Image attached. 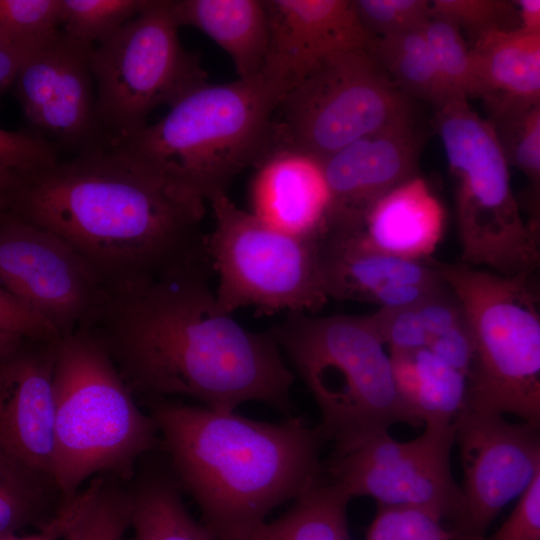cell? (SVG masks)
Returning <instances> with one entry per match:
<instances>
[{
  "label": "cell",
  "instance_id": "1",
  "mask_svg": "<svg viewBox=\"0 0 540 540\" xmlns=\"http://www.w3.org/2000/svg\"><path fill=\"white\" fill-rule=\"evenodd\" d=\"M212 273L200 261L106 288L82 327L103 343L132 392L226 411L257 402L292 415L294 372L267 332L220 309Z\"/></svg>",
  "mask_w": 540,
  "mask_h": 540
},
{
  "label": "cell",
  "instance_id": "2",
  "mask_svg": "<svg viewBox=\"0 0 540 540\" xmlns=\"http://www.w3.org/2000/svg\"><path fill=\"white\" fill-rule=\"evenodd\" d=\"M6 200L8 212L71 246L106 288L207 261L205 202L108 146L59 159Z\"/></svg>",
  "mask_w": 540,
  "mask_h": 540
},
{
  "label": "cell",
  "instance_id": "3",
  "mask_svg": "<svg viewBox=\"0 0 540 540\" xmlns=\"http://www.w3.org/2000/svg\"><path fill=\"white\" fill-rule=\"evenodd\" d=\"M151 399L175 479L215 540H240L322 478L323 439L302 417L265 422L237 410Z\"/></svg>",
  "mask_w": 540,
  "mask_h": 540
},
{
  "label": "cell",
  "instance_id": "4",
  "mask_svg": "<svg viewBox=\"0 0 540 540\" xmlns=\"http://www.w3.org/2000/svg\"><path fill=\"white\" fill-rule=\"evenodd\" d=\"M284 92L263 72L230 83L207 82L158 122L110 147L206 202L226 193L239 173L273 149V114Z\"/></svg>",
  "mask_w": 540,
  "mask_h": 540
},
{
  "label": "cell",
  "instance_id": "5",
  "mask_svg": "<svg viewBox=\"0 0 540 540\" xmlns=\"http://www.w3.org/2000/svg\"><path fill=\"white\" fill-rule=\"evenodd\" d=\"M267 333L312 394L321 414L317 429L334 456L394 424L421 426L400 399L389 354L367 315L291 312Z\"/></svg>",
  "mask_w": 540,
  "mask_h": 540
},
{
  "label": "cell",
  "instance_id": "6",
  "mask_svg": "<svg viewBox=\"0 0 540 540\" xmlns=\"http://www.w3.org/2000/svg\"><path fill=\"white\" fill-rule=\"evenodd\" d=\"M54 395L51 479L64 500L96 474L130 478L136 461L158 443L152 416L138 407L106 347L86 327L57 340Z\"/></svg>",
  "mask_w": 540,
  "mask_h": 540
},
{
  "label": "cell",
  "instance_id": "7",
  "mask_svg": "<svg viewBox=\"0 0 540 540\" xmlns=\"http://www.w3.org/2000/svg\"><path fill=\"white\" fill-rule=\"evenodd\" d=\"M458 297L473 357L466 407L540 423V292L535 272L512 276L434 259Z\"/></svg>",
  "mask_w": 540,
  "mask_h": 540
},
{
  "label": "cell",
  "instance_id": "8",
  "mask_svg": "<svg viewBox=\"0 0 540 540\" xmlns=\"http://www.w3.org/2000/svg\"><path fill=\"white\" fill-rule=\"evenodd\" d=\"M435 126L457 180L462 262L506 276L535 272L540 261L539 228L520 214L509 164L490 122L467 99L453 98L436 109Z\"/></svg>",
  "mask_w": 540,
  "mask_h": 540
},
{
  "label": "cell",
  "instance_id": "9",
  "mask_svg": "<svg viewBox=\"0 0 540 540\" xmlns=\"http://www.w3.org/2000/svg\"><path fill=\"white\" fill-rule=\"evenodd\" d=\"M214 226L205 252L217 275L215 295L228 314L254 307L262 314H312L327 301L322 240L279 231L219 193L209 201Z\"/></svg>",
  "mask_w": 540,
  "mask_h": 540
},
{
  "label": "cell",
  "instance_id": "10",
  "mask_svg": "<svg viewBox=\"0 0 540 540\" xmlns=\"http://www.w3.org/2000/svg\"><path fill=\"white\" fill-rule=\"evenodd\" d=\"M178 29L172 0H148L138 15L91 49L96 115L109 146L146 127L157 107H170L207 83L199 56L184 48Z\"/></svg>",
  "mask_w": 540,
  "mask_h": 540
},
{
  "label": "cell",
  "instance_id": "11",
  "mask_svg": "<svg viewBox=\"0 0 540 540\" xmlns=\"http://www.w3.org/2000/svg\"><path fill=\"white\" fill-rule=\"evenodd\" d=\"M413 116L412 100L368 47L356 48L327 58L283 93L273 114V149L323 161Z\"/></svg>",
  "mask_w": 540,
  "mask_h": 540
},
{
  "label": "cell",
  "instance_id": "12",
  "mask_svg": "<svg viewBox=\"0 0 540 540\" xmlns=\"http://www.w3.org/2000/svg\"><path fill=\"white\" fill-rule=\"evenodd\" d=\"M455 443L452 424H427L409 441L382 433L326 465L328 479L351 498L366 496L377 505L414 507L441 520L454 519L461 489L454 481L450 454Z\"/></svg>",
  "mask_w": 540,
  "mask_h": 540
},
{
  "label": "cell",
  "instance_id": "13",
  "mask_svg": "<svg viewBox=\"0 0 540 540\" xmlns=\"http://www.w3.org/2000/svg\"><path fill=\"white\" fill-rule=\"evenodd\" d=\"M0 286L59 336L85 325L106 290L65 241L8 211L0 218Z\"/></svg>",
  "mask_w": 540,
  "mask_h": 540
},
{
  "label": "cell",
  "instance_id": "14",
  "mask_svg": "<svg viewBox=\"0 0 540 540\" xmlns=\"http://www.w3.org/2000/svg\"><path fill=\"white\" fill-rule=\"evenodd\" d=\"M454 427L463 485L453 529L463 540H483L501 509L540 472L539 426L465 408Z\"/></svg>",
  "mask_w": 540,
  "mask_h": 540
},
{
  "label": "cell",
  "instance_id": "15",
  "mask_svg": "<svg viewBox=\"0 0 540 540\" xmlns=\"http://www.w3.org/2000/svg\"><path fill=\"white\" fill-rule=\"evenodd\" d=\"M91 49L59 31L25 58L12 85L36 136L58 149L109 146L96 115Z\"/></svg>",
  "mask_w": 540,
  "mask_h": 540
},
{
  "label": "cell",
  "instance_id": "16",
  "mask_svg": "<svg viewBox=\"0 0 540 540\" xmlns=\"http://www.w3.org/2000/svg\"><path fill=\"white\" fill-rule=\"evenodd\" d=\"M58 338H25L0 357V449L51 481Z\"/></svg>",
  "mask_w": 540,
  "mask_h": 540
},
{
  "label": "cell",
  "instance_id": "17",
  "mask_svg": "<svg viewBox=\"0 0 540 540\" xmlns=\"http://www.w3.org/2000/svg\"><path fill=\"white\" fill-rule=\"evenodd\" d=\"M423 141L413 116L321 161L331 200L329 233L358 229L377 200L418 175Z\"/></svg>",
  "mask_w": 540,
  "mask_h": 540
},
{
  "label": "cell",
  "instance_id": "18",
  "mask_svg": "<svg viewBox=\"0 0 540 540\" xmlns=\"http://www.w3.org/2000/svg\"><path fill=\"white\" fill-rule=\"evenodd\" d=\"M265 4L269 40L261 72L286 90L327 58L370 41L352 0H265Z\"/></svg>",
  "mask_w": 540,
  "mask_h": 540
},
{
  "label": "cell",
  "instance_id": "19",
  "mask_svg": "<svg viewBox=\"0 0 540 540\" xmlns=\"http://www.w3.org/2000/svg\"><path fill=\"white\" fill-rule=\"evenodd\" d=\"M328 298L380 308L417 303L441 282L434 259L411 260L370 247L356 232H334L321 244Z\"/></svg>",
  "mask_w": 540,
  "mask_h": 540
},
{
  "label": "cell",
  "instance_id": "20",
  "mask_svg": "<svg viewBox=\"0 0 540 540\" xmlns=\"http://www.w3.org/2000/svg\"><path fill=\"white\" fill-rule=\"evenodd\" d=\"M254 168L249 212L298 238L323 240L328 235L331 200L320 160L273 149Z\"/></svg>",
  "mask_w": 540,
  "mask_h": 540
},
{
  "label": "cell",
  "instance_id": "21",
  "mask_svg": "<svg viewBox=\"0 0 540 540\" xmlns=\"http://www.w3.org/2000/svg\"><path fill=\"white\" fill-rule=\"evenodd\" d=\"M445 222L442 203L418 174L377 200L353 232L380 252L425 260L441 241Z\"/></svg>",
  "mask_w": 540,
  "mask_h": 540
},
{
  "label": "cell",
  "instance_id": "22",
  "mask_svg": "<svg viewBox=\"0 0 540 540\" xmlns=\"http://www.w3.org/2000/svg\"><path fill=\"white\" fill-rule=\"evenodd\" d=\"M179 27L199 29L231 58L239 79L265 64L269 25L265 0H172Z\"/></svg>",
  "mask_w": 540,
  "mask_h": 540
},
{
  "label": "cell",
  "instance_id": "23",
  "mask_svg": "<svg viewBox=\"0 0 540 540\" xmlns=\"http://www.w3.org/2000/svg\"><path fill=\"white\" fill-rule=\"evenodd\" d=\"M397 392L422 426L452 424L465 409L467 377L427 348L389 352Z\"/></svg>",
  "mask_w": 540,
  "mask_h": 540
},
{
  "label": "cell",
  "instance_id": "24",
  "mask_svg": "<svg viewBox=\"0 0 540 540\" xmlns=\"http://www.w3.org/2000/svg\"><path fill=\"white\" fill-rule=\"evenodd\" d=\"M483 99L540 102V36L493 31L470 45Z\"/></svg>",
  "mask_w": 540,
  "mask_h": 540
},
{
  "label": "cell",
  "instance_id": "25",
  "mask_svg": "<svg viewBox=\"0 0 540 540\" xmlns=\"http://www.w3.org/2000/svg\"><path fill=\"white\" fill-rule=\"evenodd\" d=\"M351 499L339 485L321 478L286 513L267 519L240 540H351L347 520Z\"/></svg>",
  "mask_w": 540,
  "mask_h": 540
},
{
  "label": "cell",
  "instance_id": "26",
  "mask_svg": "<svg viewBox=\"0 0 540 540\" xmlns=\"http://www.w3.org/2000/svg\"><path fill=\"white\" fill-rule=\"evenodd\" d=\"M133 540H215L188 511L177 480L154 474L130 495Z\"/></svg>",
  "mask_w": 540,
  "mask_h": 540
},
{
  "label": "cell",
  "instance_id": "27",
  "mask_svg": "<svg viewBox=\"0 0 540 540\" xmlns=\"http://www.w3.org/2000/svg\"><path fill=\"white\" fill-rule=\"evenodd\" d=\"M367 47L392 82L411 100L427 101L436 110L451 99L440 78L424 28L371 37Z\"/></svg>",
  "mask_w": 540,
  "mask_h": 540
},
{
  "label": "cell",
  "instance_id": "28",
  "mask_svg": "<svg viewBox=\"0 0 540 540\" xmlns=\"http://www.w3.org/2000/svg\"><path fill=\"white\" fill-rule=\"evenodd\" d=\"M492 125L508 164L521 170L532 188L538 208L540 184V102L500 97L485 100Z\"/></svg>",
  "mask_w": 540,
  "mask_h": 540
},
{
  "label": "cell",
  "instance_id": "29",
  "mask_svg": "<svg viewBox=\"0 0 540 540\" xmlns=\"http://www.w3.org/2000/svg\"><path fill=\"white\" fill-rule=\"evenodd\" d=\"M48 482L0 449V540L27 526L39 528L55 514L48 512Z\"/></svg>",
  "mask_w": 540,
  "mask_h": 540
},
{
  "label": "cell",
  "instance_id": "30",
  "mask_svg": "<svg viewBox=\"0 0 540 540\" xmlns=\"http://www.w3.org/2000/svg\"><path fill=\"white\" fill-rule=\"evenodd\" d=\"M424 33L450 98H483L470 46L460 29L449 19L432 15Z\"/></svg>",
  "mask_w": 540,
  "mask_h": 540
},
{
  "label": "cell",
  "instance_id": "31",
  "mask_svg": "<svg viewBox=\"0 0 540 540\" xmlns=\"http://www.w3.org/2000/svg\"><path fill=\"white\" fill-rule=\"evenodd\" d=\"M130 515V495L97 478L87 487L86 498L61 540H123Z\"/></svg>",
  "mask_w": 540,
  "mask_h": 540
},
{
  "label": "cell",
  "instance_id": "32",
  "mask_svg": "<svg viewBox=\"0 0 540 540\" xmlns=\"http://www.w3.org/2000/svg\"><path fill=\"white\" fill-rule=\"evenodd\" d=\"M147 3L148 0H60V31L93 48L138 15Z\"/></svg>",
  "mask_w": 540,
  "mask_h": 540
},
{
  "label": "cell",
  "instance_id": "33",
  "mask_svg": "<svg viewBox=\"0 0 540 540\" xmlns=\"http://www.w3.org/2000/svg\"><path fill=\"white\" fill-rule=\"evenodd\" d=\"M59 160L48 141L0 128V194L5 198Z\"/></svg>",
  "mask_w": 540,
  "mask_h": 540
},
{
  "label": "cell",
  "instance_id": "34",
  "mask_svg": "<svg viewBox=\"0 0 540 540\" xmlns=\"http://www.w3.org/2000/svg\"><path fill=\"white\" fill-rule=\"evenodd\" d=\"M60 31V0H0V39L34 49Z\"/></svg>",
  "mask_w": 540,
  "mask_h": 540
},
{
  "label": "cell",
  "instance_id": "35",
  "mask_svg": "<svg viewBox=\"0 0 540 540\" xmlns=\"http://www.w3.org/2000/svg\"><path fill=\"white\" fill-rule=\"evenodd\" d=\"M430 3L432 15L452 21L471 44L493 31L520 28L514 1L432 0Z\"/></svg>",
  "mask_w": 540,
  "mask_h": 540
},
{
  "label": "cell",
  "instance_id": "36",
  "mask_svg": "<svg viewBox=\"0 0 540 540\" xmlns=\"http://www.w3.org/2000/svg\"><path fill=\"white\" fill-rule=\"evenodd\" d=\"M441 521L419 508L377 505L364 540H463Z\"/></svg>",
  "mask_w": 540,
  "mask_h": 540
},
{
  "label": "cell",
  "instance_id": "37",
  "mask_svg": "<svg viewBox=\"0 0 540 540\" xmlns=\"http://www.w3.org/2000/svg\"><path fill=\"white\" fill-rule=\"evenodd\" d=\"M367 34L383 37L420 30L432 16L429 0H352Z\"/></svg>",
  "mask_w": 540,
  "mask_h": 540
},
{
  "label": "cell",
  "instance_id": "38",
  "mask_svg": "<svg viewBox=\"0 0 540 540\" xmlns=\"http://www.w3.org/2000/svg\"><path fill=\"white\" fill-rule=\"evenodd\" d=\"M367 317L382 343L389 347V352L426 348L427 335L414 304L380 308Z\"/></svg>",
  "mask_w": 540,
  "mask_h": 540
},
{
  "label": "cell",
  "instance_id": "39",
  "mask_svg": "<svg viewBox=\"0 0 540 540\" xmlns=\"http://www.w3.org/2000/svg\"><path fill=\"white\" fill-rule=\"evenodd\" d=\"M414 306L426 332L427 345L432 339L462 323L465 319L458 297L444 281Z\"/></svg>",
  "mask_w": 540,
  "mask_h": 540
},
{
  "label": "cell",
  "instance_id": "40",
  "mask_svg": "<svg viewBox=\"0 0 540 540\" xmlns=\"http://www.w3.org/2000/svg\"><path fill=\"white\" fill-rule=\"evenodd\" d=\"M491 540H540V472Z\"/></svg>",
  "mask_w": 540,
  "mask_h": 540
},
{
  "label": "cell",
  "instance_id": "41",
  "mask_svg": "<svg viewBox=\"0 0 540 540\" xmlns=\"http://www.w3.org/2000/svg\"><path fill=\"white\" fill-rule=\"evenodd\" d=\"M0 329L27 338L60 337L51 325L1 286Z\"/></svg>",
  "mask_w": 540,
  "mask_h": 540
},
{
  "label": "cell",
  "instance_id": "42",
  "mask_svg": "<svg viewBox=\"0 0 540 540\" xmlns=\"http://www.w3.org/2000/svg\"><path fill=\"white\" fill-rule=\"evenodd\" d=\"M426 348L468 378L473 345L465 319L462 323L432 339Z\"/></svg>",
  "mask_w": 540,
  "mask_h": 540
},
{
  "label": "cell",
  "instance_id": "43",
  "mask_svg": "<svg viewBox=\"0 0 540 540\" xmlns=\"http://www.w3.org/2000/svg\"><path fill=\"white\" fill-rule=\"evenodd\" d=\"M86 495L87 487L79 490L73 497L64 500L55 514L35 533L23 537L13 535L1 540H61L66 527L83 504Z\"/></svg>",
  "mask_w": 540,
  "mask_h": 540
},
{
  "label": "cell",
  "instance_id": "44",
  "mask_svg": "<svg viewBox=\"0 0 540 540\" xmlns=\"http://www.w3.org/2000/svg\"><path fill=\"white\" fill-rule=\"evenodd\" d=\"M34 49L16 46L0 39V99L12 87L20 66Z\"/></svg>",
  "mask_w": 540,
  "mask_h": 540
},
{
  "label": "cell",
  "instance_id": "45",
  "mask_svg": "<svg viewBox=\"0 0 540 540\" xmlns=\"http://www.w3.org/2000/svg\"><path fill=\"white\" fill-rule=\"evenodd\" d=\"M520 29L531 35L540 36V0L514 1Z\"/></svg>",
  "mask_w": 540,
  "mask_h": 540
},
{
  "label": "cell",
  "instance_id": "46",
  "mask_svg": "<svg viewBox=\"0 0 540 540\" xmlns=\"http://www.w3.org/2000/svg\"><path fill=\"white\" fill-rule=\"evenodd\" d=\"M25 338L27 337L0 329V357L15 351Z\"/></svg>",
  "mask_w": 540,
  "mask_h": 540
},
{
  "label": "cell",
  "instance_id": "47",
  "mask_svg": "<svg viewBox=\"0 0 540 540\" xmlns=\"http://www.w3.org/2000/svg\"><path fill=\"white\" fill-rule=\"evenodd\" d=\"M7 200L0 194V218L7 213Z\"/></svg>",
  "mask_w": 540,
  "mask_h": 540
}]
</instances>
